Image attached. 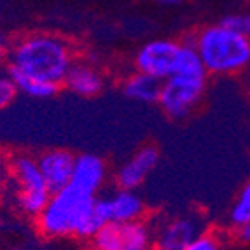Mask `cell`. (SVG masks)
<instances>
[{
    "instance_id": "603a6c76",
    "label": "cell",
    "mask_w": 250,
    "mask_h": 250,
    "mask_svg": "<svg viewBox=\"0 0 250 250\" xmlns=\"http://www.w3.org/2000/svg\"><path fill=\"white\" fill-rule=\"evenodd\" d=\"M184 250H219V243L213 236L203 234V236L194 238Z\"/></svg>"
},
{
    "instance_id": "ba28073f",
    "label": "cell",
    "mask_w": 250,
    "mask_h": 250,
    "mask_svg": "<svg viewBox=\"0 0 250 250\" xmlns=\"http://www.w3.org/2000/svg\"><path fill=\"white\" fill-rule=\"evenodd\" d=\"M198 236V226L191 219H175L163 226L156 238V250H184Z\"/></svg>"
},
{
    "instance_id": "cb8c5ba5",
    "label": "cell",
    "mask_w": 250,
    "mask_h": 250,
    "mask_svg": "<svg viewBox=\"0 0 250 250\" xmlns=\"http://www.w3.org/2000/svg\"><path fill=\"white\" fill-rule=\"evenodd\" d=\"M238 238L242 240V242L250 243V222L243 226H238Z\"/></svg>"
},
{
    "instance_id": "8992f818",
    "label": "cell",
    "mask_w": 250,
    "mask_h": 250,
    "mask_svg": "<svg viewBox=\"0 0 250 250\" xmlns=\"http://www.w3.org/2000/svg\"><path fill=\"white\" fill-rule=\"evenodd\" d=\"M37 165L47 189L53 194L70 182L72 173H74L75 156L70 154L68 150H47L37 159Z\"/></svg>"
},
{
    "instance_id": "d4e9b609",
    "label": "cell",
    "mask_w": 250,
    "mask_h": 250,
    "mask_svg": "<svg viewBox=\"0 0 250 250\" xmlns=\"http://www.w3.org/2000/svg\"><path fill=\"white\" fill-rule=\"evenodd\" d=\"M5 58V47H4V41H2V35H0V63L4 62Z\"/></svg>"
},
{
    "instance_id": "3957f363",
    "label": "cell",
    "mask_w": 250,
    "mask_h": 250,
    "mask_svg": "<svg viewBox=\"0 0 250 250\" xmlns=\"http://www.w3.org/2000/svg\"><path fill=\"white\" fill-rule=\"evenodd\" d=\"M95 203V194L68 182L58 192H53L46 208L37 215L39 228L47 236H65L75 233L77 226L88 215Z\"/></svg>"
},
{
    "instance_id": "484cf974",
    "label": "cell",
    "mask_w": 250,
    "mask_h": 250,
    "mask_svg": "<svg viewBox=\"0 0 250 250\" xmlns=\"http://www.w3.org/2000/svg\"><path fill=\"white\" fill-rule=\"evenodd\" d=\"M159 4H165V5H175V4H179L180 0H158Z\"/></svg>"
},
{
    "instance_id": "9a60e30c",
    "label": "cell",
    "mask_w": 250,
    "mask_h": 250,
    "mask_svg": "<svg viewBox=\"0 0 250 250\" xmlns=\"http://www.w3.org/2000/svg\"><path fill=\"white\" fill-rule=\"evenodd\" d=\"M14 173L18 177V182L21 184V191H46L47 189L37 161L34 159L18 158L14 163Z\"/></svg>"
},
{
    "instance_id": "ffe728a7",
    "label": "cell",
    "mask_w": 250,
    "mask_h": 250,
    "mask_svg": "<svg viewBox=\"0 0 250 250\" xmlns=\"http://www.w3.org/2000/svg\"><path fill=\"white\" fill-rule=\"evenodd\" d=\"M229 219L234 226H243L250 222V182L242 189L240 196H238L236 203L233 205L229 213Z\"/></svg>"
},
{
    "instance_id": "277c9868",
    "label": "cell",
    "mask_w": 250,
    "mask_h": 250,
    "mask_svg": "<svg viewBox=\"0 0 250 250\" xmlns=\"http://www.w3.org/2000/svg\"><path fill=\"white\" fill-rule=\"evenodd\" d=\"M203 91V77L173 74L163 81L158 104L170 117H186L201 100Z\"/></svg>"
},
{
    "instance_id": "8fae6325",
    "label": "cell",
    "mask_w": 250,
    "mask_h": 250,
    "mask_svg": "<svg viewBox=\"0 0 250 250\" xmlns=\"http://www.w3.org/2000/svg\"><path fill=\"white\" fill-rule=\"evenodd\" d=\"M163 81L154 77V75L137 72L135 75L128 77L125 83V95L131 100L146 102V104H156L159 100V93H161Z\"/></svg>"
},
{
    "instance_id": "44dd1931",
    "label": "cell",
    "mask_w": 250,
    "mask_h": 250,
    "mask_svg": "<svg viewBox=\"0 0 250 250\" xmlns=\"http://www.w3.org/2000/svg\"><path fill=\"white\" fill-rule=\"evenodd\" d=\"M221 25L228 26V28L234 30L238 34L250 37V14H233L222 20Z\"/></svg>"
},
{
    "instance_id": "30bf717a",
    "label": "cell",
    "mask_w": 250,
    "mask_h": 250,
    "mask_svg": "<svg viewBox=\"0 0 250 250\" xmlns=\"http://www.w3.org/2000/svg\"><path fill=\"white\" fill-rule=\"evenodd\" d=\"M63 83L67 84L68 89L81 96H95L104 88V81H102L100 74L84 63L72 65Z\"/></svg>"
},
{
    "instance_id": "2e32d148",
    "label": "cell",
    "mask_w": 250,
    "mask_h": 250,
    "mask_svg": "<svg viewBox=\"0 0 250 250\" xmlns=\"http://www.w3.org/2000/svg\"><path fill=\"white\" fill-rule=\"evenodd\" d=\"M175 74L188 75V77H203V79L207 77V68H205L194 44H182L179 47Z\"/></svg>"
},
{
    "instance_id": "4fadbf2b",
    "label": "cell",
    "mask_w": 250,
    "mask_h": 250,
    "mask_svg": "<svg viewBox=\"0 0 250 250\" xmlns=\"http://www.w3.org/2000/svg\"><path fill=\"white\" fill-rule=\"evenodd\" d=\"M112 222V205L110 198H95L91 210L84 217L83 222L77 226L74 234L81 238H91L96 231H100L105 224Z\"/></svg>"
},
{
    "instance_id": "7a4b0ae2",
    "label": "cell",
    "mask_w": 250,
    "mask_h": 250,
    "mask_svg": "<svg viewBox=\"0 0 250 250\" xmlns=\"http://www.w3.org/2000/svg\"><path fill=\"white\" fill-rule=\"evenodd\" d=\"M194 47L207 72L212 74H236L250 60V37L224 25L201 30L194 39Z\"/></svg>"
},
{
    "instance_id": "e0dca14e",
    "label": "cell",
    "mask_w": 250,
    "mask_h": 250,
    "mask_svg": "<svg viewBox=\"0 0 250 250\" xmlns=\"http://www.w3.org/2000/svg\"><path fill=\"white\" fill-rule=\"evenodd\" d=\"M123 229V250H149L150 234L147 226L140 221H131L121 224Z\"/></svg>"
},
{
    "instance_id": "4316f807",
    "label": "cell",
    "mask_w": 250,
    "mask_h": 250,
    "mask_svg": "<svg viewBox=\"0 0 250 250\" xmlns=\"http://www.w3.org/2000/svg\"><path fill=\"white\" fill-rule=\"evenodd\" d=\"M247 67H249V72H250V60H249V65H247ZM249 89H250V77H249Z\"/></svg>"
},
{
    "instance_id": "52a82bcc",
    "label": "cell",
    "mask_w": 250,
    "mask_h": 250,
    "mask_svg": "<svg viewBox=\"0 0 250 250\" xmlns=\"http://www.w3.org/2000/svg\"><path fill=\"white\" fill-rule=\"evenodd\" d=\"M159 156L156 147H142L128 163H125L117 171L116 180L121 189H137L146 180L149 171L156 167Z\"/></svg>"
},
{
    "instance_id": "7c38bea8",
    "label": "cell",
    "mask_w": 250,
    "mask_h": 250,
    "mask_svg": "<svg viewBox=\"0 0 250 250\" xmlns=\"http://www.w3.org/2000/svg\"><path fill=\"white\" fill-rule=\"evenodd\" d=\"M112 205V221L125 224V222L138 221L144 213V203L138 194L131 189H121L110 198Z\"/></svg>"
},
{
    "instance_id": "ac0fdd59",
    "label": "cell",
    "mask_w": 250,
    "mask_h": 250,
    "mask_svg": "<svg viewBox=\"0 0 250 250\" xmlns=\"http://www.w3.org/2000/svg\"><path fill=\"white\" fill-rule=\"evenodd\" d=\"M95 250H123V229L119 222H108L91 236Z\"/></svg>"
},
{
    "instance_id": "5b68a950",
    "label": "cell",
    "mask_w": 250,
    "mask_h": 250,
    "mask_svg": "<svg viewBox=\"0 0 250 250\" xmlns=\"http://www.w3.org/2000/svg\"><path fill=\"white\" fill-rule=\"evenodd\" d=\"M180 44L167 39H158V41L147 42L146 46L137 53L138 72L154 75L158 79L165 81L170 75L175 74V63L177 54H179Z\"/></svg>"
},
{
    "instance_id": "5bb4252c",
    "label": "cell",
    "mask_w": 250,
    "mask_h": 250,
    "mask_svg": "<svg viewBox=\"0 0 250 250\" xmlns=\"http://www.w3.org/2000/svg\"><path fill=\"white\" fill-rule=\"evenodd\" d=\"M11 79L16 84L18 91H23L26 95L34 96V98H49V96L56 95V91H58V84L26 75L14 67H11Z\"/></svg>"
},
{
    "instance_id": "9c48e42d",
    "label": "cell",
    "mask_w": 250,
    "mask_h": 250,
    "mask_svg": "<svg viewBox=\"0 0 250 250\" xmlns=\"http://www.w3.org/2000/svg\"><path fill=\"white\" fill-rule=\"evenodd\" d=\"M105 179V163L98 156L83 154L75 158L74 173L70 182L77 184L84 191L96 194V191L102 188Z\"/></svg>"
},
{
    "instance_id": "7402d4cb",
    "label": "cell",
    "mask_w": 250,
    "mask_h": 250,
    "mask_svg": "<svg viewBox=\"0 0 250 250\" xmlns=\"http://www.w3.org/2000/svg\"><path fill=\"white\" fill-rule=\"evenodd\" d=\"M16 91H18L16 84L13 83L11 77H9V79H5V77L0 79V110L4 107H7V105L14 100Z\"/></svg>"
},
{
    "instance_id": "6da1fadb",
    "label": "cell",
    "mask_w": 250,
    "mask_h": 250,
    "mask_svg": "<svg viewBox=\"0 0 250 250\" xmlns=\"http://www.w3.org/2000/svg\"><path fill=\"white\" fill-rule=\"evenodd\" d=\"M72 65L70 47L56 35H28L21 39L11 53V67L54 84L65 81Z\"/></svg>"
},
{
    "instance_id": "d6986e66",
    "label": "cell",
    "mask_w": 250,
    "mask_h": 250,
    "mask_svg": "<svg viewBox=\"0 0 250 250\" xmlns=\"http://www.w3.org/2000/svg\"><path fill=\"white\" fill-rule=\"evenodd\" d=\"M51 198V191H21L20 192V205L30 215L37 217L42 210L46 208L47 201Z\"/></svg>"
}]
</instances>
